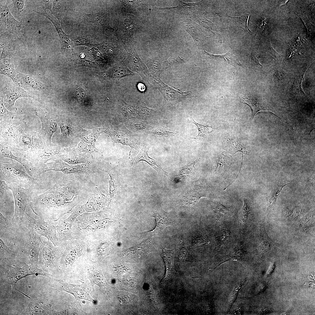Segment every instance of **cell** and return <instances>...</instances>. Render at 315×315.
Masks as SVG:
<instances>
[{
	"instance_id": "cell-1",
	"label": "cell",
	"mask_w": 315,
	"mask_h": 315,
	"mask_svg": "<svg viewBox=\"0 0 315 315\" xmlns=\"http://www.w3.org/2000/svg\"><path fill=\"white\" fill-rule=\"evenodd\" d=\"M69 183L59 182L49 189L39 195L36 194L29 205L33 212L45 221L57 214H60L67 202L74 196Z\"/></svg>"
},
{
	"instance_id": "cell-2",
	"label": "cell",
	"mask_w": 315,
	"mask_h": 315,
	"mask_svg": "<svg viewBox=\"0 0 315 315\" xmlns=\"http://www.w3.org/2000/svg\"><path fill=\"white\" fill-rule=\"evenodd\" d=\"M0 180L7 184L15 183L22 186H36L40 180L29 174L24 166L16 161L6 162L1 159Z\"/></svg>"
},
{
	"instance_id": "cell-3",
	"label": "cell",
	"mask_w": 315,
	"mask_h": 315,
	"mask_svg": "<svg viewBox=\"0 0 315 315\" xmlns=\"http://www.w3.org/2000/svg\"><path fill=\"white\" fill-rule=\"evenodd\" d=\"M7 184L12 193L14 201L15 211L11 220L17 228L22 224L27 206L32 201L36 192L34 187L36 186L24 188L15 183Z\"/></svg>"
},
{
	"instance_id": "cell-4",
	"label": "cell",
	"mask_w": 315,
	"mask_h": 315,
	"mask_svg": "<svg viewBox=\"0 0 315 315\" xmlns=\"http://www.w3.org/2000/svg\"><path fill=\"white\" fill-rule=\"evenodd\" d=\"M14 233L16 235V244L20 248L27 251L32 262H36L43 243L41 236L22 224L17 228Z\"/></svg>"
},
{
	"instance_id": "cell-5",
	"label": "cell",
	"mask_w": 315,
	"mask_h": 315,
	"mask_svg": "<svg viewBox=\"0 0 315 315\" xmlns=\"http://www.w3.org/2000/svg\"><path fill=\"white\" fill-rule=\"evenodd\" d=\"M103 129V132L109 135L114 143H120L131 148L129 158H130L132 149H134L138 151L140 150V142L138 137L126 129H115L107 125L105 126Z\"/></svg>"
},
{
	"instance_id": "cell-6",
	"label": "cell",
	"mask_w": 315,
	"mask_h": 315,
	"mask_svg": "<svg viewBox=\"0 0 315 315\" xmlns=\"http://www.w3.org/2000/svg\"><path fill=\"white\" fill-rule=\"evenodd\" d=\"M1 31L20 37L24 34V27L21 22L17 20L10 13L6 1H0Z\"/></svg>"
},
{
	"instance_id": "cell-7",
	"label": "cell",
	"mask_w": 315,
	"mask_h": 315,
	"mask_svg": "<svg viewBox=\"0 0 315 315\" xmlns=\"http://www.w3.org/2000/svg\"><path fill=\"white\" fill-rule=\"evenodd\" d=\"M102 132H103V128L91 130H86L81 128L77 135L80 139L77 147L79 150L90 154L96 152L102 156V152L95 146L98 137Z\"/></svg>"
},
{
	"instance_id": "cell-8",
	"label": "cell",
	"mask_w": 315,
	"mask_h": 315,
	"mask_svg": "<svg viewBox=\"0 0 315 315\" xmlns=\"http://www.w3.org/2000/svg\"><path fill=\"white\" fill-rule=\"evenodd\" d=\"M22 224L28 229L44 237L49 240L53 241L55 236L53 228L49 222L46 221L40 218L35 219L28 214L26 211Z\"/></svg>"
},
{
	"instance_id": "cell-9",
	"label": "cell",
	"mask_w": 315,
	"mask_h": 315,
	"mask_svg": "<svg viewBox=\"0 0 315 315\" xmlns=\"http://www.w3.org/2000/svg\"><path fill=\"white\" fill-rule=\"evenodd\" d=\"M154 84L162 94L163 97V105L164 106L174 105L186 99L189 96L191 92H183L175 90L165 84L160 79H154Z\"/></svg>"
},
{
	"instance_id": "cell-10",
	"label": "cell",
	"mask_w": 315,
	"mask_h": 315,
	"mask_svg": "<svg viewBox=\"0 0 315 315\" xmlns=\"http://www.w3.org/2000/svg\"><path fill=\"white\" fill-rule=\"evenodd\" d=\"M49 171H60L64 174H68L88 173L91 170L86 164L70 165L58 160L45 164L42 168L41 173Z\"/></svg>"
},
{
	"instance_id": "cell-11",
	"label": "cell",
	"mask_w": 315,
	"mask_h": 315,
	"mask_svg": "<svg viewBox=\"0 0 315 315\" xmlns=\"http://www.w3.org/2000/svg\"><path fill=\"white\" fill-rule=\"evenodd\" d=\"M127 61L128 68L138 73L142 79L148 83H153L154 79L149 74L147 67L142 61L135 50H130L127 54Z\"/></svg>"
},
{
	"instance_id": "cell-12",
	"label": "cell",
	"mask_w": 315,
	"mask_h": 315,
	"mask_svg": "<svg viewBox=\"0 0 315 315\" xmlns=\"http://www.w3.org/2000/svg\"><path fill=\"white\" fill-rule=\"evenodd\" d=\"M209 193V188L206 183L202 181H198L184 194L181 202L186 205L194 206L201 197H206Z\"/></svg>"
},
{
	"instance_id": "cell-13",
	"label": "cell",
	"mask_w": 315,
	"mask_h": 315,
	"mask_svg": "<svg viewBox=\"0 0 315 315\" xmlns=\"http://www.w3.org/2000/svg\"><path fill=\"white\" fill-rule=\"evenodd\" d=\"M3 94L6 95V98L4 102L7 106H15L16 100L22 97L31 98L38 100L36 95L24 90L18 83H15L6 85L2 89Z\"/></svg>"
},
{
	"instance_id": "cell-14",
	"label": "cell",
	"mask_w": 315,
	"mask_h": 315,
	"mask_svg": "<svg viewBox=\"0 0 315 315\" xmlns=\"http://www.w3.org/2000/svg\"><path fill=\"white\" fill-rule=\"evenodd\" d=\"M17 72L18 76V82H20L21 87L27 92L36 95L46 94V85L38 79L30 75Z\"/></svg>"
},
{
	"instance_id": "cell-15",
	"label": "cell",
	"mask_w": 315,
	"mask_h": 315,
	"mask_svg": "<svg viewBox=\"0 0 315 315\" xmlns=\"http://www.w3.org/2000/svg\"><path fill=\"white\" fill-rule=\"evenodd\" d=\"M10 268L7 276L9 282L12 286L13 292L14 290H18L16 288L15 285L20 279L31 274H38L45 276L47 274L42 271L32 266L26 265L22 268H19L14 266H10Z\"/></svg>"
},
{
	"instance_id": "cell-16",
	"label": "cell",
	"mask_w": 315,
	"mask_h": 315,
	"mask_svg": "<svg viewBox=\"0 0 315 315\" xmlns=\"http://www.w3.org/2000/svg\"><path fill=\"white\" fill-rule=\"evenodd\" d=\"M153 217L155 220V226L151 231L152 235L161 233L166 227L175 224V220L168 213L163 210L160 206H158L153 211Z\"/></svg>"
},
{
	"instance_id": "cell-17",
	"label": "cell",
	"mask_w": 315,
	"mask_h": 315,
	"mask_svg": "<svg viewBox=\"0 0 315 315\" xmlns=\"http://www.w3.org/2000/svg\"><path fill=\"white\" fill-rule=\"evenodd\" d=\"M149 149V147L143 145L142 147L141 148L138 155L131 159L132 165H134L141 161H144L155 170L159 174H163L168 176L169 173L163 169L154 159L148 156Z\"/></svg>"
},
{
	"instance_id": "cell-18",
	"label": "cell",
	"mask_w": 315,
	"mask_h": 315,
	"mask_svg": "<svg viewBox=\"0 0 315 315\" xmlns=\"http://www.w3.org/2000/svg\"><path fill=\"white\" fill-rule=\"evenodd\" d=\"M41 15L50 21L54 25L58 34L60 38L61 48L64 50L72 49L74 45L70 36L65 33L63 30L60 24L57 19L53 18L48 15L46 12L43 13L34 11Z\"/></svg>"
},
{
	"instance_id": "cell-19",
	"label": "cell",
	"mask_w": 315,
	"mask_h": 315,
	"mask_svg": "<svg viewBox=\"0 0 315 315\" xmlns=\"http://www.w3.org/2000/svg\"><path fill=\"white\" fill-rule=\"evenodd\" d=\"M104 74L105 76L109 79L118 81L123 77L135 75L134 72L122 63L115 65Z\"/></svg>"
},
{
	"instance_id": "cell-20",
	"label": "cell",
	"mask_w": 315,
	"mask_h": 315,
	"mask_svg": "<svg viewBox=\"0 0 315 315\" xmlns=\"http://www.w3.org/2000/svg\"><path fill=\"white\" fill-rule=\"evenodd\" d=\"M0 72L1 74L6 76L10 78L14 83H18V76L17 71L14 68L13 61L6 58L0 60Z\"/></svg>"
},
{
	"instance_id": "cell-21",
	"label": "cell",
	"mask_w": 315,
	"mask_h": 315,
	"mask_svg": "<svg viewBox=\"0 0 315 315\" xmlns=\"http://www.w3.org/2000/svg\"><path fill=\"white\" fill-rule=\"evenodd\" d=\"M35 114L41 120L42 130L45 135L48 142L51 143L52 137L57 129V123L51 121L46 116L39 114L36 111H35Z\"/></svg>"
},
{
	"instance_id": "cell-22",
	"label": "cell",
	"mask_w": 315,
	"mask_h": 315,
	"mask_svg": "<svg viewBox=\"0 0 315 315\" xmlns=\"http://www.w3.org/2000/svg\"><path fill=\"white\" fill-rule=\"evenodd\" d=\"M118 113L120 118L127 121L136 118V113L134 106L126 103L120 98L118 102Z\"/></svg>"
},
{
	"instance_id": "cell-23",
	"label": "cell",
	"mask_w": 315,
	"mask_h": 315,
	"mask_svg": "<svg viewBox=\"0 0 315 315\" xmlns=\"http://www.w3.org/2000/svg\"><path fill=\"white\" fill-rule=\"evenodd\" d=\"M174 254V249L169 250L164 248L162 249L161 255L165 264L166 270L164 281L169 279L173 273Z\"/></svg>"
},
{
	"instance_id": "cell-24",
	"label": "cell",
	"mask_w": 315,
	"mask_h": 315,
	"mask_svg": "<svg viewBox=\"0 0 315 315\" xmlns=\"http://www.w3.org/2000/svg\"><path fill=\"white\" fill-rule=\"evenodd\" d=\"M134 106L136 118L138 119L142 120L149 119L153 118L158 113L156 110L148 107L143 102H140Z\"/></svg>"
},
{
	"instance_id": "cell-25",
	"label": "cell",
	"mask_w": 315,
	"mask_h": 315,
	"mask_svg": "<svg viewBox=\"0 0 315 315\" xmlns=\"http://www.w3.org/2000/svg\"><path fill=\"white\" fill-rule=\"evenodd\" d=\"M290 183H276L274 185L271 192L267 198V212L276 204L277 199L283 188Z\"/></svg>"
},
{
	"instance_id": "cell-26",
	"label": "cell",
	"mask_w": 315,
	"mask_h": 315,
	"mask_svg": "<svg viewBox=\"0 0 315 315\" xmlns=\"http://www.w3.org/2000/svg\"><path fill=\"white\" fill-rule=\"evenodd\" d=\"M148 71L154 79L159 76L161 71L165 68L163 63L155 61L148 58H144Z\"/></svg>"
},
{
	"instance_id": "cell-27",
	"label": "cell",
	"mask_w": 315,
	"mask_h": 315,
	"mask_svg": "<svg viewBox=\"0 0 315 315\" xmlns=\"http://www.w3.org/2000/svg\"><path fill=\"white\" fill-rule=\"evenodd\" d=\"M213 209L215 217L219 221L228 219L232 215L230 209L225 207L220 202L214 203Z\"/></svg>"
},
{
	"instance_id": "cell-28",
	"label": "cell",
	"mask_w": 315,
	"mask_h": 315,
	"mask_svg": "<svg viewBox=\"0 0 315 315\" xmlns=\"http://www.w3.org/2000/svg\"><path fill=\"white\" fill-rule=\"evenodd\" d=\"M128 125L133 131L139 133H148L151 129L149 125L144 121L136 118L129 120Z\"/></svg>"
},
{
	"instance_id": "cell-29",
	"label": "cell",
	"mask_w": 315,
	"mask_h": 315,
	"mask_svg": "<svg viewBox=\"0 0 315 315\" xmlns=\"http://www.w3.org/2000/svg\"><path fill=\"white\" fill-rule=\"evenodd\" d=\"M231 161L232 158L230 156L225 155L223 153H222L218 158L216 171L220 173L227 171L231 164Z\"/></svg>"
},
{
	"instance_id": "cell-30",
	"label": "cell",
	"mask_w": 315,
	"mask_h": 315,
	"mask_svg": "<svg viewBox=\"0 0 315 315\" xmlns=\"http://www.w3.org/2000/svg\"><path fill=\"white\" fill-rule=\"evenodd\" d=\"M53 6L50 10L51 13L57 18L59 21H62V17L65 12L66 6L63 1H52Z\"/></svg>"
},
{
	"instance_id": "cell-31",
	"label": "cell",
	"mask_w": 315,
	"mask_h": 315,
	"mask_svg": "<svg viewBox=\"0 0 315 315\" xmlns=\"http://www.w3.org/2000/svg\"><path fill=\"white\" fill-rule=\"evenodd\" d=\"M177 132L164 126L156 127L152 128L148 133L152 134L159 137L172 136L177 134Z\"/></svg>"
},
{
	"instance_id": "cell-32",
	"label": "cell",
	"mask_w": 315,
	"mask_h": 315,
	"mask_svg": "<svg viewBox=\"0 0 315 315\" xmlns=\"http://www.w3.org/2000/svg\"><path fill=\"white\" fill-rule=\"evenodd\" d=\"M0 156L1 158H6L15 160L22 165L26 170L27 164L26 161L21 158L14 155L10 149L2 145L0 146Z\"/></svg>"
},
{
	"instance_id": "cell-33",
	"label": "cell",
	"mask_w": 315,
	"mask_h": 315,
	"mask_svg": "<svg viewBox=\"0 0 315 315\" xmlns=\"http://www.w3.org/2000/svg\"><path fill=\"white\" fill-rule=\"evenodd\" d=\"M242 100L243 103L247 104L251 108L253 113L252 119L258 112L267 111L260 104L253 99L249 98H242Z\"/></svg>"
},
{
	"instance_id": "cell-34",
	"label": "cell",
	"mask_w": 315,
	"mask_h": 315,
	"mask_svg": "<svg viewBox=\"0 0 315 315\" xmlns=\"http://www.w3.org/2000/svg\"><path fill=\"white\" fill-rule=\"evenodd\" d=\"M190 117L194 123L197 127L198 131V134L195 137V138L200 139L205 137L209 135L215 129L212 126L207 125H204L196 122L193 119L192 115Z\"/></svg>"
},
{
	"instance_id": "cell-35",
	"label": "cell",
	"mask_w": 315,
	"mask_h": 315,
	"mask_svg": "<svg viewBox=\"0 0 315 315\" xmlns=\"http://www.w3.org/2000/svg\"><path fill=\"white\" fill-rule=\"evenodd\" d=\"M231 233L230 230L226 229L221 230L219 232L216 240L218 246L222 247L228 244L230 239Z\"/></svg>"
},
{
	"instance_id": "cell-36",
	"label": "cell",
	"mask_w": 315,
	"mask_h": 315,
	"mask_svg": "<svg viewBox=\"0 0 315 315\" xmlns=\"http://www.w3.org/2000/svg\"><path fill=\"white\" fill-rule=\"evenodd\" d=\"M206 54L213 58L220 57L225 59L227 62L231 65L234 66L235 64H237L242 66L238 60L236 55L232 53L228 52L226 54L221 55H214L210 54L204 50Z\"/></svg>"
},
{
	"instance_id": "cell-37",
	"label": "cell",
	"mask_w": 315,
	"mask_h": 315,
	"mask_svg": "<svg viewBox=\"0 0 315 315\" xmlns=\"http://www.w3.org/2000/svg\"><path fill=\"white\" fill-rule=\"evenodd\" d=\"M244 205L239 216V221L243 224L246 223L251 210L250 204L248 200L244 198Z\"/></svg>"
},
{
	"instance_id": "cell-38",
	"label": "cell",
	"mask_w": 315,
	"mask_h": 315,
	"mask_svg": "<svg viewBox=\"0 0 315 315\" xmlns=\"http://www.w3.org/2000/svg\"><path fill=\"white\" fill-rule=\"evenodd\" d=\"M250 16V15L248 14L247 15H242L239 17L228 16L230 17L232 21L238 24L244 30L251 32L248 26V21Z\"/></svg>"
},
{
	"instance_id": "cell-39",
	"label": "cell",
	"mask_w": 315,
	"mask_h": 315,
	"mask_svg": "<svg viewBox=\"0 0 315 315\" xmlns=\"http://www.w3.org/2000/svg\"><path fill=\"white\" fill-rule=\"evenodd\" d=\"M0 231L3 228L9 229L10 230H11L13 232H14L16 230L17 228L13 225L11 220H10L6 217L3 215L1 212L0 213Z\"/></svg>"
},
{
	"instance_id": "cell-40",
	"label": "cell",
	"mask_w": 315,
	"mask_h": 315,
	"mask_svg": "<svg viewBox=\"0 0 315 315\" xmlns=\"http://www.w3.org/2000/svg\"><path fill=\"white\" fill-rule=\"evenodd\" d=\"M11 48L8 45H5L0 43V60L5 58H9L12 56L13 49Z\"/></svg>"
},
{
	"instance_id": "cell-41",
	"label": "cell",
	"mask_w": 315,
	"mask_h": 315,
	"mask_svg": "<svg viewBox=\"0 0 315 315\" xmlns=\"http://www.w3.org/2000/svg\"><path fill=\"white\" fill-rule=\"evenodd\" d=\"M0 114L1 117H3L4 118L12 117L15 113L9 111L5 108L4 104L3 99L1 97L0 99Z\"/></svg>"
},
{
	"instance_id": "cell-42",
	"label": "cell",
	"mask_w": 315,
	"mask_h": 315,
	"mask_svg": "<svg viewBox=\"0 0 315 315\" xmlns=\"http://www.w3.org/2000/svg\"><path fill=\"white\" fill-rule=\"evenodd\" d=\"M108 174L110 176V178L109 181V192L110 199L111 200L114 197V196L116 193L117 187L115 181L113 178L109 174Z\"/></svg>"
},
{
	"instance_id": "cell-43",
	"label": "cell",
	"mask_w": 315,
	"mask_h": 315,
	"mask_svg": "<svg viewBox=\"0 0 315 315\" xmlns=\"http://www.w3.org/2000/svg\"><path fill=\"white\" fill-rule=\"evenodd\" d=\"M192 242L195 245L199 246L206 245L209 244V242L203 237L199 235L194 236Z\"/></svg>"
},
{
	"instance_id": "cell-44",
	"label": "cell",
	"mask_w": 315,
	"mask_h": 315,
	"mask_svg": "<svg viewBox=\"0 0 315 315\" xmlns=\"http://www.w3.org/2000/svg\"><path fill=\"white\" fill-rule=\"evenodd\" d=\"M170 66L183 63L185 61L178 55H174L170 57L166 61Z\"/></svg>"
},
{
	"instance_id": "cell-45",
	"label": "cell",
	"mask_w": 315,
	"mask_h": 315,
	"mask_svg": "<svg viewBox=\"0 0 315 315\" xmlns=\"http://www.w3.org/2000/svg\"><path fill=\"white\" fill-rule=\"evenodd\" d=\"M194 163H192L186 167H184V168L181 170V171L179 173L180 176L181 177H186L191 174L192 170L194 169Z\"/></svg>"
},
{
	"instance_id": "cell-46",
	"label": "cell",
	"mask_w": 315,
	"mask_h": 315,
	"mask_svg": "<svg viewBox=\"0 0 315 315\" xmlns=\"http://www.w3.org/2000/svg\"><path fill=\"white\" fill-rule=\"evenodd\" d=\"M188 253L186 247L185 243L182 242L181 244L179 253V259L182 260H186L188 258Z\"/></svg>"
},
{
	"instance_id": "cell-47",
	"label": "cell",
	"mask_w": 315,
	"mask_h": 315,
	"mask_svg": "<svg viewBox=\"0 0 315 315\" xmlns=\"http://www.w3.org/2000/svg\"><path fill=\"white\" fill-rule=\"evenodd\" d=\"M185 29L192 36L194 41H197L198 40V35L194 27L192 25H186L185 26Z\"/></svg>"
},
{
	"instance_id": "cell-48",
	"label": "cell",
	"mask_w": 315,
	"mask_h": 315,
	"mask_svg": "<svg viewBox=\"0 0 315 315\" xmlns=\"http://www.w3.org/2000/svg\"><path fill=\"white\" fill-rule=\"evenodd\" d=\"M74 46L80 45H85L88 44L89 42L86 39L81 38H75L71 37Z\"/></svg>"
},
{
	"instance_id": "cell-49",
	"label": "cell",
	"mask_w": 315,
	"mask_h": 315,
	"mask_svg": "<svg viewBox=\"0 0 315 315\" xmlns=\"http://www.w3.org/2000/svg\"><path fill=\"white\" fill-rule=\"evenodd\" d=\"M60 125L62 136L64 137L67 136L69 133V127L64 123H61Z\"/></svg>"
},
{
	"instance_id": "cell-50",
	"label": "cell",
	"mask_w": 315,
	"mask_h": 315,
	"mask_svg": "<svg viewBox=\"0 0 315 315\" xmlns=\"http://www.w3.org/2000/svg\"><path fill=\"white\" fill-rule=\"evenodd\" d=\"M75 94L78 99L82 100L85 97L86 93L83 89L79 88L76 90Z\"/></svg>"
},
{
	"instance_id": "cell-51",
	"label": "cell",
	"mask_w": 315,
	"mask_h": 315,
	"mask_svg": "<svg viewBox=\"0 0 315 315\" xmlns=\"http://www.w3.org/2000/svg\"><path fill=\"white\" fill-rule=\"evenodd\" d=\"M0 195H2L8 191L10 189L8 184L3 180H0Z\"/></svg>"
},
{
	"instance_id": "cell-52",
	"label": "cell",
	"mask_w": 315,
	"mask_h": 315,
	"mask_svg": "<svg viewBox=\"0 0 315 315\" xmlns=\"http://www.w3.org/2000/svg\"><path fill=\"white\" fill-rule=\"evenodd\" d=\"M14 3V6L18 10H22L24 8V0H12Z\"/></svg>"
},
{
	"instance_id": "cell-53",
	"label": "cell",
	"mask_w": 315,
	"mask_h": 315,
	"mask_svg": "<svg viewBox=\"0 0 315 315\" xmlns=\"http://www.w3.org/2000/svg\"><path fill=\"white\" fill-rule=\"evenodd\" d=\"M31 137L28 135L24 134L22 136V141L24 144H26V145H28L29 146L32 141Z\"/></svg>"
},
{
	"instance_id": "cell-54",
	"label": "cell",
	"mask_w": 315,
	"mask_h": 315,
	"mask_svg": "<svg viewBox=\"0 0 315 315\" xmlns=\"http://www.w3.org/2000/svg\"><path fill=\"white\" fill-rule=\"evenodd\" d=\"M137 88L141 92H144L146 89L145 85L142 83L140 82L137 84Z\"/></svg>"
},
{
	"instance_id": "cell-55",
	"label": "cell",
	"mask_w": 315,
	"mask_h": 315,
	"mask_svg": "<svg viewBox=\"0 0 315 315\" xmlns=\"http://www.w3.org/2000/svg\"><path fill=\"white\" fill-rule=\"evenodd\" d=\"M288 0H282L281 1L279 4V6H281V5L286 4Z\"/></svg>"
},
{
	"instance_id": "cell-56",
	"label": "cell",
	"mask_w": 315,
	"mask_h": 315,
	"mask_svg": "<svg viewBox=\"0 0 315 315\" xmlns=\"http://www.w3.org/2000/svg\"><path fill=\"white\" fill-rule=\"evenodd\" d=\"M20 291V292H21V293H22V292H20V291ZM24 294V295H25L24 294Z\"/></svg>"
}]
</instances>
